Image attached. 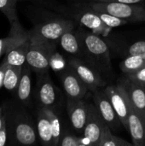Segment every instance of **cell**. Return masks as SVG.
<instances>
[{"instance_id": "obj_1", "label": "cell", "mask_w": 145, "mask_h": 146, "mask_svg": "<svg viewBox=\"0 0 145 146\" xmlns=\"http://www.w3.org/2000/svg\"><path fill=\"white\" fill-rule=\"evenodd\" d=\"M8 136L15 144L32 145L37 142V130L26 111L10 106L4 111Z\"/></svg>"}, {"instance_id": "obj_2", "label": "cell", "mask_w": 145, "mask_h": 146, "mask_svg": "<svg viewBox=\"0 0 145 146\" xmlns=\"http://www.w3.org/2000/svg\"><path fill=\"white\" fill-rule=\"evenodd\" d=\"M29 46L26 63L38 74L47 73L52 61L54 44L41 40L29 33Z\"/></svg>"}, {"instance_id": "obj_3", "label": "cell", "mask_w": 145, "mask_h": 146, "mask_svg": "<svg viewBox=\"0 0 145 146\" xmlns=\"http://www.w3.org/2000/svg\"><path fill=\"white\" fill-rule=\"evenodd\" d=\"M91 8L95 12L108 13L128 21H145V9L136 4L97 1L91 4Z\"/></svg>"}, {"instance_id": "obj_4", "label": "cell", "mask_w": 145, "mask_h": 146, "mask_svg": "<svg viewBox=\"0 0 145 146\" xmlns=\"http://www.w3.org/2000/svg\"><path fill=\"white\" fill-rule=\"evenodd\" d=\"M104 92L109 97L122 126L127 129L128 116L132 103L126 89L121 84H120L117 86H109L106 87Z\"/></svg>"}, {"instance_id": "obj_5", "label": "cell", "mask_w": 145, "mask_h": 146, "mask_svg": "<svg viewBox=\"0 0 145 146\" xmlns=\"http://www.w3.org/2000/svg\"><path fill=\"white\" fill-rule=\"evenodd\" d=\"M107 126L97 106L87 104V121L83 134L90 145L99 146L103 133Z\"/></svg>"}, {"instance_id": "obj_6", "label": "cell", "mask_w": 145, "mask_h": 146, "mask_svg": "<svg viewBox=\"0 0 145 146\" xmlns=\"http://www.w3.org/2000/svg\"><path fill=\"white\" fill-rule=\"evenodd\" d=\"M73 25L71 21H53L36 26L29 33L41 40L54 44V42L60 40V38L66 32L73 29Z\"/></svg>"}, {"instance_id": "obj_7", "label": "cell", "mask_w": 145, "mask_h": 146, "mask_svg": "<svg viewBox=\"0 0 145 146\" xmlns=\"http://www.w3.org/2000/svg\"><path fill=\"white\" fill-rule=\"evenodd\" d=\"M37 86L38 100L41 107L55 110L59 102V91L51 81L47 73L38 74Z\"/></svg>"}, {"instance_id": "obj_8", "label": "cell", "mask_w": 145, "mask_h": 146, "mask_svg": "<svg viewBox=\"0 0 145 146\" xmlns=\"http://www.w3.org/2000/svg\"><path fill=\"white\" fill-rule=\"evenodd\" d=\"M95 105L98 109L104 121L111 131H117L121 127V121L105 92L95 91L93 95Z\"/></svg>"}, {"instance_id": "obj_9", "label": "cell", "mask_w": 145, "mask_h": 146, "mask_svg": "<svg viewBox=\"0 0 145 146\" xmlns=\"http://www.w3.org/2000/svg\"><path fill=\"white\" fill-rule=\"evenodd\" d=\"M62 83L68 98L81 100L85 96L88 87L74 70H68L62 75Z\"/></svg>"}, {"instance_id": "obj_10", "label": "cell", "mask_w": 145, "mask_h": 146, "mask_svg": "<svg viewBox=\"0 0 145 146\" xmlns=\"http://www.w3.org/2000/svg\"><path fill=\"white\" fill-rule=\"evenodd\" d=\"M67 110L73 128L78 133L84 132L87 121V104L83 99H67Z\"/></svg>"}, {"instance_id": "obj_11", "label": "cell", "mask_w": 145, "mask_h": 146, "mask_svg": "<svg viewBox=\"0 0 145 146\" xmlns=\"http://www.w3.org/2000/svg\"><path fill=\"white\" fill-rule=\"evenodd\" d=\"M69 64L72 69L74 70L79 77L87 86L88 89H90L93 92L97 91L98 87L104 86V82L99 76L98 73L97 71H94L89 66L85 65L84 62L77 59H71Z\"/></svg>"}, {"instance_id": "obj_12", "label": "cell", "mask_w": 145, "mask_h": 146, "mask_svg": "<svg viewBox=\"0 0 145 146\" xmlns=\"http://www.w3.org/2000/svg\"><path fill=\"white\" fill-rule=\"evenodd\" d=\"M127 130L130 133L134 145H145V128L144 119L134 109L132 104L131 106L128 116Z\"/></svg>"}, {"instance_id": "obj_13", "label": "cell", "mask_w": 145, "mask_h": 146, "mask_svg": "<svg viewBox=\"0 0 145 146\" xmlns=\"http://www.w3.org/2000/svg\"><path fill=\"white\" fill-rule=\"evenodd\" d=\"M122 86L126 89L132 106L144 119L145 112V87L130 80L128 78Z\"/></svg>"}, {"instance_id": "obj_14", "label": "cell", "mask_w": 145, "mask_h": 146, "mask_svg": "<svg viewBox=\"0 0 145 146\" xmlns=\"http://www.w3.org/2000/svg\"><path fill=\"white\" fill-rule=\"evenodd\" d=\"M84 44L86 50L93 56L103 61H109V53L107 44L101 38L94 34H85L84 36Z\"/></svg>"}, {"instance_id": "obj_15", "label": "cell", "mask_w": 145, "mask_h": 146, "mask_svg": "<svg viewBox=\"0 0 145 146\" xmlns=\"http://www.w3.org/2000/svg\"><path fill=\"white\" fill-rule=\"evenodd\" d=\"M30 39L15 45L8 50L3 60V63L8 66H23L26 63V53L29 46Z\"/></svg>"}, {"instance_id": "obj_16", "label": "cell", "mask_w": 145, "mask_h": 146, "mask_svg": "<svg viewBox=\"0 0 145 146\" xmlns=\"http://www.w3.org/2000/svg\"><path fill=\"white\" fill-rule=\"evenodd\" d=\"M32 92V80H31V68L25 63L22 67L21 75L19 85L16 89V98L22 104H27L30 101Z\"/></svg>"}, {"instance_id": "obj_17", "label": "cell", "mask_w": 145, "mask_h": 146, "mask_svg": "<svg viewBox=\"0 0 145 146\" xmlns=\"http://www.w3.org/2000/svg\"><path fill=\"white\" fill-rule=\"evenodd\" d=\"M37 133L42 145H52V129L50 119L40 107L37 115Z\"/></svg>"}, {"instance_id": "obj_18", "label": "cell", "mask_w": 145, "mask_h": 146, "mask_svg": "<svg viewBox=\"0 0 145 146\" xmlns=\"http://www.w3.org/2000/svg\"><path fill=\"white\" fill-rule=\"evenodd\" d=\"M10 33L3 38H0V57L15 45L27 40L29 33H26L21 27L10 29Z\"/></svg>"}, {"instance_id": "obj_19", "label": "cell", "mask_w": 145, "mask_h": 146, "mask_svg": "<svg viewBox=\"0 0 145 146\" xmlns=\"http://www.w3.org/2000/svg\"><path fill=\"white\" fill-rule=\"evenodd\" d=\"M22 67L23 66H7L3 86L11 93H15L16 92L21 75Z\"/></svg>"}, {"instance_id": "obj_20", "label": "cell", "mask_w": 145, "mask_h": 146, "mask_svg": "<svg viewBox=\"0 0 145 146\" xmlns=\"http://www.w3.org/2000/svg\"><path fill=\"white\" fill-rule=\"evenodd\" d=\"M16 0H0V11L7 17L11 28L21 27L16 14Z\"/></svg>"}, {"instance_id": "obj_21", "label": "cell", "mask_w": 145, "mask_h": 146, "mask_svg": "<svg viewBox=\"0 0 145 146\" xmlns=\"http://www.w3.org/2000/svg\"><path fill=\"white\" fill-rule=\"evenodd\" d=\"M79 21L87 28L97 32H102L103 29L108 27L97 13H84L79 16Z\"/></svg>"}, {"instance_id": "obj_22", "label": "cell", "mask_w": 145, "mask_h": 146, "mask_svg": "<svg viewBox=\"0 0 145 146\" xmlns=\"http://www.w3.org/2000/svg\"><path fill=\"white\" fill-rule=\"evenodd\" d=\"M120 67L122 72L125 73L126 75L131 74L144 68L145 59L141 56L130 55L123 62H121V63L120 64Z\"/></svg>"}, {"instance_id": "obj_23", "label": "cell", "mask_w": 145, "mask_h": 146, "mask_svg": "<svg viewBox=\"0 0 145 146\" xmlns=\"http://www.w3.org/2000/svg\"><path fill=\"white\" fill-rule=\"evenodd\" d=\"M48 115L52 129V146H57L61 140V123L58 116L53 110L41 107Z\"/></svg>"}, {"instance_id": "obj_24", "label": "cell", "mask_w": 145, "mask_h": 146, "mask_svg": "<svg viewBox=\"0 0 145 146\" xmlns=\"http://www.w3.org/2000/svg\"><path fill=\"white\" fill-rule=\"evenodd\" d=\"M60 44L62 49L70 54H77L79 50L78 39L76 36L71 33V31L66 32L62 34L60 38Z\"/></svg>"}, {"instance_id": "obj_25", "label": "cell", "mask_w": 145, "mask_h": 146, "mask_svg": "<svg viewBox=\"0 0 145 146\" xmlns=\"http://www.w3.org/2000/svg\"><path fill=\"white\" fill-rule=\"evenodd\" d=\"M131 144L119 137L112 134L110 128L107 126L103 133L99 146H130Z\"/></svg>"}, {"instance_id": "obj_26", "label": "cell", "mask_w": 145, "mask_h": 146, "mask_svg": "<svg viewBox=\"0 0 145 146\" xmlns=\"http://www.w3.org/2000/svg\"><path fill=\"white\" fill-rule=\"evenodd\" d=\"M96 13L100 16L101 20L108 27H117L128 23V21L121 19L119 17H116L108 13H102V12H96Z\"/></svg>"}, {"instance_id": "obj_27", "label": "cell", "mask_w": 145, "mask_h": 146, "mask_svg": "<svg viewBox=\"0 0 145 146\" xmlns=\"http://www.w3.org/2000/svg\"><path fill=\"white\" fill-rule=\"evenodd\" d=\"M85 141V138L81 139L72 135H65L62 139H61L59 145L62 146H84L87 145Z\"/></svg>"}, {"instance_id": "obj_28", "label": "cell", "mask_w": 145, "mask_h": 146, "mask_svg": "<svg viewBox=\"0 0 145 146\" xmlns=\"http://www.w3.org/2000/svg\"><path fill=\"white\" fill-rule=\"evenodd\" d=\"M129 54L145 59V41H138L132 44L129 48Z\"/></svg>"}, {"instance_id": "obj_29", "label": "cell", "mask_w": 145, "mask_h": 146, "mask_svg": "<svg viewBox=\"0 0 145 146\" xmlns=\"http://www.w3.org/2000/svg\"><path fill=\"white\" fill-rule=\"evenodd\" d=\"M127 78L130 80L145 87V67L137 71L136 73L127 74Z\"/></svg>"}, {"instance_id": "obj_30", "label": "cell", "mask_w": 145, "mask_h": 146, "mask_svg": "<svg viewBox=\"0 0 145 146\" xmlns=\"http://www.w3.org/2000/svg\"><path fill=\"white\" fill-rule=\"evenodd\" d=\"M7 139H8V130H7L6 116L3 112V119L0 125V146L5 145Z\"/></svg>"}, {"instance_id": "obj_31", "label": "cell", "mask_w": 145, "mask_h": 146, "mask_svg": "<svg viewBox=\"0 0 145 146\" xmlns=\"http://www.w3.org/2000/svg\"><path fill=\"white\" fill-rule=\"evenodd\" d=\"M6 64L4 63H1L0 65V89L3 86V81H4V75H5V71L7 68Z\"/></svg>"}, {"instance_id": "obj_32", "label": "cell", "mask_w": 145, "mask_h": 146, "mask_svg": "<svg viewBox=\"0 0 145 146\" xmlns=\"http://www.w3.org/2000/svg\"><path fill=\"white\" fill-rule=\"evenodd\" d=\"M143 0H109L108 2H118V3H124L129 4H137L141 3Z\"/></svg>"}, {"instance_id": "obj_33", "label": "cell", "mask_w": 145, "mask_h": 146, "mask_svg": "<svg viewBox=\"0 0 145 146\" xmlns=\"http://www.w3.org/2000/svg\"><path fill=\"white\" fill-rule=\"evenodd\" d=\"M3 119V110L2 107L0 106V125H1V123H2Z\"/></svg>"}, {"instance_id": "obj_34", "label": "cell", "mask_w": 145, "mask_h": 146, "mask_svg": "<svg viewBox=\"0 0 145 146\" xmlns=\"http://www.w3.org/2000/svg\"><path fill=\"white\" fill-rule=\"evenodd\" d=\"M97 1H100V2H108L109 0H97Z\"/></svg>"}, {"instance_id": "obj_35", "label": "cell", "mask_w": 145, "mask_h": 146, "mask_svg": "<svg viewBox=\"0 0 145 146\" xmlns=\"http://www.w3.org/2000/svg\"><path fill=\"white\" fill-rule=\"evenodd\" d=\"M144 128H145V112H144Z\"/></svg>"}]
</instances>
